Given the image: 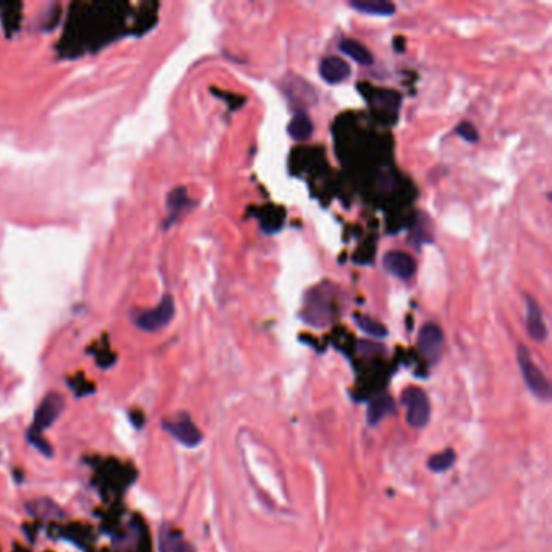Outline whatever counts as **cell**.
I'll return each instance as SVG.
<instances>
[{"instance_id":"14","label":"cell","mask_w":552,"mask_h":552,"mask_svg":"<svg viewBox=\"0 0 552 552\" xmlns=\"http://www.w3.org/2000/svg\"><path fill=\"white\" fill-rule=\"evenodd\" d=\"M348 6L358 12L370 13V15L390 17L395 13V6L390 2H381V0H353Z\"/></svg>"},{"instance_id":"2","label":"cell","mask_w":552,"mask_h":552,"mask_svg":"<svg viewBox=\"0 0 552 552\" xmlns=\"http://www.w3.org/2000/svg\"><path fill=\"white\" fill-rule=\"evenodd\" d=\"M517 357H518L520 372H522V377H523V381H525L527 388L530 389V392L535 395L536 399L544 400V402H549L551 395H552L549 381H547V377L542 374V371L540 370V368L533 363L531 355H530V352L527 350V347L520 345Z\"/></svg>"},{"instance_id":"18","label":"cell","mask_w":552,"mask_h":552,"mask_svg":"<svg viewBox=\"0 0 552 552\" xmlns=\"http://www.w3.org/2000/svg\"><path fill=\"white\" fill-rule=\"evenodd\" d=\"M455 460H457L455 450L445 449L438 455H432V457L429 458V462H427V467H429L431 471L443 473V471H447L449 468L452 467V465L455 463Z\"/></svg>"},{"instance_id":"7","label":"cell","mask_w":552,"mask_h":552,"mask_svg":"<svg viewBox=\"0 0 552 552\" xmlns=\"http://www.w3.org/2000/svg\"><path fill=\"white\" fill-rule=\"evenodd\" d=\"M164 429L169 432L172 438H176L178 443H182L187 447H196L201 444L202 434L198 429L190 418H180V420H165Z\"/></svg>"},{"instance_id":"15","label":"cell","mask_w":552,"mask_h":552,"mask_svg":"<svg viewBox=\"0 0 552 552\" xmlns=\"http://www.w3.org/2000/svg\"><path fill=\"white\" fill-rule=\"evenodd\" d=\"M312 130H315V127H312L311 118L305 112H298L288 123V135L295 141L310 140Z\"/></svg>"},{"instance_id":"8","label":"cell","mask_w":552,"mask_h":552,"mask_svg":"<svg viewBox=\"0 0 552 552\" xmlns=\"http://www.w3.org/2000/svg\"><path fill=\"white\" fill-rule=\"evenodd\" d=\"M384 266L395 277L408 280L416 273V261L405 251H389L384 256Z\"/></svg>"},{"instance_id":"19","label":"cell","mask_w":552,"mask_h":552,"mask_svg":"<svg viewBox=\"0 0 552 552\" xmlns=\"http://www.w3.org/2000/svg\"><path fill=\"white\" fill-rule=\"evenodd\" d=\"M355 321H357V326H358V328H360L365 334L371 335V337L384 339L385 335H388V329H385L383 324L377 323V321L371 319L370 316H361V315H358V316H355Z\"/></svg>"},{"instance_id":"9","label":"cell","mask_w":552,"mask_h":552,"mask_svg":"<svg viewBox=\"0 0 552 552\" xmlns=\"http://www.w3.org/2000/svg\"><path fill=\"white\" fill-rule=\"evenodd\" d=\"M525 305H527V330L530 337L536 342H544L547 339V328L542 317L541 306L538 305L536 300L530 295H525Z\"/></svg>"},{"instance_id":"17","label":"cell","mask_w":552,"mask_h":552,"mask_svg":"<svg viewBox=\"0 0 552 552\" xmlns=\"http://www.w3.org/2000/svg\"><path fill=\"white\" fill-rule=\"evenodd\" d=\"M21 3H2L0 6V18H2L3 21V28H6L7 31V36H10V30L12 31H17L18 26H20V18H21V8L20 7Z\"/></svg>"},{"instance_id":"12","label":"cell","mask_w":552,"mask_h":552,"mask_svg":"<svg viewBox=\"0 0 552 552\" xmlns=\"http://www.w3.org/2000/svg\"><path fill=\"white\" fill-rule=\"evenodd\" d=\"M160 552H196L180 531L165 527L160 533Z\"/></svg>"},{"instance_id":"10","label":"cell","mask_w":552,"mask_h":552,"mask_svg":"<svg viewBox=\"0 0 552 552\" xmlns=\"http://www.w3.org/2000/svg\"><path fill=\"white\" fill-rule=\"evenodd\" d=\"M319 73L323 76V80L329 85H337V83H342L350 76L352 68L348 65L343 59L340 57H326L323 59L319 65Z\"/></svg>"},{"instance_id":"16","label":"cell","mask_w":552,"mask_h":552,"mask_svg":"<svg viewBox=\"0 0 552 552\" xmlns=\"http://www.w3.org/2000/svg\"><path fill=\"white\" fill-rule=\"evenodd\" d=\"M392 410H394L392 399L388 397V395H379V397L371 400L370 408H368L366 413L368 423H370V425H377V423L388 416Z\"/></svg>"},{"instance_id":"6","label":"cell","mask_w":552,"mask_h":552,"mask_svg":"<svg viewBox=\"0 0 552 552\" xmlns=\"http://www.w3.org/2000/svg\"><path fill=\"white\" fill-rule=\"evenodd\" d=\"M418 348L427 360L436 363L443 355L444 332L438 324H426L418 335Z\"/></svg>"},{"instance_id":"1","label":"cell","mask_w":552,"mask_h":552,"mask_svg":"<svg viewBox=\"0 0 552 552\" xmlns=\"http://www.w3.org/2000/svg\"><path fill=\"white\" fill-rule=\"evenodd\" d=\"M131 17H135V13L128 2L109 0L72 3L59 50L63 57L94 52L130 31L127 21Z\"/></svg>"},{"instance_id":"4","label":"cell","mask_w":552,"mask_h":552,"mask_svg":"<svg viewBox=\"0 0 552 552\" xmlns=\"http://www.w3.org/2000/svg\"><path fill=\"white\" fill-rule=\"evenodd\" d=\"M176 316V303L172 297H164L158 306L149 311H141L135 316V324L146 332H156L167 326Z\"/></svg>"},{"instance_id":"5","label":"cell","mask_w":552,"mask_h":552,"mask_svg":"<svg viewBox=\"0 0 552 552\" xmlns=\"http://www.w3.org/2000/svg\"><path fill=\"white\" fill-rule=\"evenodd\" d=\"M63 407H65V400H63L61 394L45 395L38 407V410H36L33 427L28 432H31V434H43V431L52 426L57 421V418L62 415Z\"/></svg>"},{"instance_id":"13","label":"cell","mask_w":552,"mask_h":552,"mask_svg":"<svg viewBox=\"0 0 552 552\" xmlns=\"http://www.w3.org/2000/svg\"><path fill=\"white\" fill-rule=\"evenodd\" d=\"M339 49H340V52L348 55V57L360 63V65H365V67L372 65V62H374V57H372L370 49L365 47L361 43H358V41L342 39L339 44Z\"/></svg>"},{"instance_id":"3","label":"cell","mask_w":552,"mask_h":552,"mask_svg":"<svg viewBox=\"0 0 552 552\" xmlns=\"http://www.w3.org/2000/svg\"><path fill=\"white\" fill-rule=\"evenodd\" d=\"M402 403L407 410V423L413 427L427 425L431 416L429 399L420 388H408L402 394Z\"/></svg>"},{"instance_id":"11","label":"cell","mask_w":552,"mask_h":552,"mask_svg":"<svg viewBox=\"0 0 552 552\" xmlns=\"http://www.w3.org/2000/svg\"><path fill=\"white\" fill-rule=\"evenodd\" d=\"M191 204L193 202L190 198H188L187 188L178 187L173 191H170L169 198H167L169 217H167V224H165V227H169V225H172L173 222H176V220L183 214V211L190 208Z\"/></svg>"},{"instance_id":"20","label":"cell","mask_w":552,"mask_h":552,"mask_svg":"<svg viewBox=\"0 0 552 552\" xmlns=\"http://www.w3.org/2000/svg\"><path fill=\"white\" fill-rule=\"evenodd\" d=\"M455 133L462 136L463 140L468 141V142H476L478 140H480L478 130H476L475 125H473L471 122H462L460 125H457V128H455Z\"/></svg>"}]
</instances>
